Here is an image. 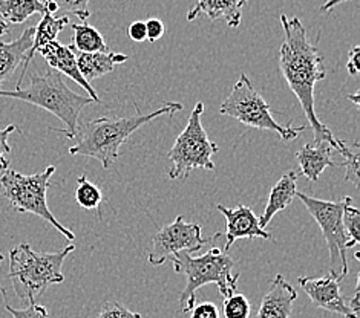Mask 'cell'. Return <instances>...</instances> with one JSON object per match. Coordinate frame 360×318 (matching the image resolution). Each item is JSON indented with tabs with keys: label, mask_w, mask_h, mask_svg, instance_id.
<instances>
[{
	"label": "cell",
	"mask_w": 360,
	"mask_h": 318,
	"mask_svg": "<svg viewBox=\"0 0 360 318\" xmlns=\"http://www.w3.org/2000/svg\"><path fill=\"white\" fill-rule=\"evenodd\" d=\"M284 43L279 48V69L302 106L304 114L313 128V143H330L339 152L344 141L334 138L333 132L316 115L314 88L325 79L323 58L316 45L308 40L307 29L299 17L281 15Z\"/></svg>",
	"instance_id": "cell-1"
},
{
	"label": "cell",
	"mask_w": 360,
	"mask_h": 318,
	"mask_svg": "<svg viewBox=\"0 0 360 318\" xmlns=\"http://www.w3.org/2000/svg\"><path fill=\"white\" fill-rule=\"evenodd\" d=\"M139 110V107H136ZM178 110H183V105L179 102H166L165 106L149 112V114H140L135 112L131 117L124 118H97L88 121L82 128L79 127L77 135L79 141L70 147L72 157H86L100 161L103 168H110L118 159L120 147L129 140V136L139 131L140 127L153 121L162 115H172Z\"/></svg>",
	"instance_id": "cell-2"
},
{
	"label": "cell",
	"mask_w": 360,
	"mask_h": 318,
	"mask_svg": "<svg viewBox=\"0 0 360 318\" xmlns=\"http://www.w3.org/2000/svg\"><path fill=\"white\" fill-rule=\"evenodd\" d=\"M0 97L20 100L51 112L66 126L65 128H54V131L65 133L68 140L77 138L82 110L94 102L89 97L79 95L68 88L62 74L54 69H48L44 74H32L28 88L14 91L0 89Z\"/></svg>",
	"instance_id": "cell-3"
},
{
	"label": "cell",
	"mask_w": 360,
	"mask_h": 318,
	"mask_svg": "<svg viewBox=\"0 0 360 318\" xmlns=\"http://www.w3.org/2000/svg\"><path fill=\"white\" fill-rule=\"evenodd\" d=\"M170 260L175 272L186 276V288L179 297V306L184 314H188L195 306L196 291L205 285H217L224 298L235 294L238 289L241 274L233 272L235 260L218 246L198 257L191 256V253H178L170 257Z\"/></svg>",
	"instance_id": "cell-4"
},
{
	"label": "cell",
	"mask_w": 360,
	"mask_h": 318,
	"mask_svg": "<svg viewBox=\"0 0 360 318\" xmlns=\"http://www.w3.org/2000/svg\"><path fill=\"white\" fill-rule=\"evenodd\" d=\"M74 249L75 245H68L57 253H36L28 244L13 248L8 276L13 280L15 296L30 305L37 303L49 286L63 283V263Z\"/></svg>",
	"instance_id": "cell-5"
},
{
	"label": "cell",
	"mask_w": 360,
	"mask_h": 318,
	"mask_svg": "<svg viewBox=\"0 0 360 318\" xmlns=\"http://www.w3.org/2000/svg\"><path fill=\"white\" fill-rule=\"evenodd\" d=\"M219 114L235 118L239 123L248 127L278 133L284 143L296 140L299 133H302L307 128L305 126L293 127L290 124H279L271 117V109L267 105V101L255 89V86L245 74H241L230 95L222 101V105L219 106Z\"/></svg>",
	"instance_id": "cell-6"
},
{
	"label": "cell",
	"mask_w": 360,
	"mask_h": 318,
	"mask_svg": "<svg viewBox=\"0 0 360 318\" xmlns=\"http://www.w3.org/2000/svg\"><path fill=\"white\" fill-rule=\"evenodd\" d=\"M54 173V166H49L44 171L28 176L8 168L0 176V185H2L4 196L11 204L13 210L19 213L36 214V216L49 222L68 240H74L75 234L70 228L63 227L48 207L46 192L49 188L51 176Z\"/></svg>",
	"instance_id": "cell-7"
},
{
	"label": "cell",
	"mask_w": 360,
	"mask_h": 318,
	"mask_svg": "<svg viewBox=\"0 0 360 318\" xmlns=\"http://www.w3.org/2000/svg\"><path fill=\"white\" fill-rule=\"evenodd\" d=\"M204 112V102H196L184 131L178 135L172 149L169 150L167 158L170 159V168L167 175L170 179L184 178L187 179L191 171L215 170L213 154L218 153L219 147L217 143L210 141L207 132L201 123Z\"/></svg>",
	"instance_id": "cell-8"
},
{
	"label": "cell",
	"mask_w": 360,
	"mask_h": 318,
	"mask_svg": "<svg viewBox=\"0 0 360 318\" xmlns=\"http://www.w3.org/2000/svg\"><path fill=\"white\" fill-rule=\"evenodd\" d=\"M296 196L304 202L308 213L311 214L313 219L317 222V225L321 227V231L330 251V272L336 274L342 281L349 272L347 249L354 246L351 244V240L344 228L342 214H344V208L348 204H353V199L347 196L342 201H323L313 196H308L302 192H297Z\"/></svg>",
	"instance_id": "cell-9"
},
{
	"label": "cell",
	"mask_w": 360,
	"mask_h": 318,
	"mask_svg": "<svg viewBox=\"0 0 360 318\" xmlns=\"http://www.w3.org/2000/svg\"><path fill=\"white\" fill-rule=\"evenodd\" d=\"M221 237L217 233L212 237H202V228L198 223H187L183 216H178L172 223L162 227L152 239V248L148 262L160 266L178 253H195L210 242Z\"/></svg>",
	"instance_id": "cell-10"
},
{
	"label": "cell",
	"mask_w": 360,
	"mask_h": 318,
	"mask_svg": "<svg viewBox=\"0 0 360 318\" xmlns=\"http://www.w3.org/2000/svg\"><path fill=\"white\" fill-rule=\"evenodd\" d=\"M299 285L314 306L345 318H357L342 294L340 279L336 274L330 272L323 277H299Z\"/></svg>",
	"instance_id": "cell-11"
},
{
	"label": "cell",
	"mask_w": 360,
	"mask_h": 318,
	"mask_svg": "<svg viewBox=\"0 0 360 318\" xmlns=\"http://www.w3.org/2000/svg\"><path fill=\"white\" fill-rule=\"evenodd\" d=\"M219 213L226 219V251L233 245L238 239H255L261 237L271 240L273 236L262 230L259 225V218L255 211L245 205H238L236 208H227L224 205H217Z\"/></svg>",
	"instance_id": "cell-12"
},
{
	"label": "cell",
	"mask_w": 360,
	"mask_h": 318,
	"mask_svg": "<svg viewBox=\"0 0 360 318\" xmlns=\"http://www.w3.org/2000/svg\"><path fill=\"white\" fill-rule=\"evenodd\" d=\"M39 54L45 58V62L49 65L51 69H54L62 75L70 77L71 80H74L77 84L82 86V88L88 92V97L94 102H100L97 92L94 91L91 83L84 80L83 75L80 74L79 65H77L75 51L72 49L71 45L66 46L58 41H53L49 43V45H46L44 49H40Z\"/></svg>",
	"instance_id": "cell-13"
},
{
	"label": "cell",
	"mask_w": 360,
	"mask_h": 318,
	"mask_svg": "<svg viewBox=\"0 0 360 318\" xmlns=\"http://www.w3.org/2000/svg\"><path fill=\"white\" fill-rule=\"evenodd\" d=\"M296 298L297 291L290 285L284 276L278 274L262 298L256 318H290Z\"/></svg>",
	"instance_id": "cell-14"
},
{
	"label": "cell",
	"mask_w": 360,
	"mask_h": 318,
	"mask_svg": "<svg viewBox=\"0 0 360 318\" xmlns=\"http://www.w3.org/2000/svg\"><path fill=\"white\" fill-rule=\"evenodd\" d=\"M247 0H198L187 13V22H193L205 14L212 22L224 20L227 27L238 28L243 20V10Z\"/></svg>",
	"instance_id": "cell-15"
},
{
	"label": "cell",
	"mask_w": 360,
	"mask_h": 318,
	"mask_svg": "<svg viewBox=\"0 0 360 318\" xmlns=\"http://www.w3.org/2000/svg\"><path fill=\"white\" fill-rule=\"evenodd\" d=\"M336 149L327 141L322 143H308L304 144L301 150L296 153V159L301 167V173L311 183L319 180L322 171L327 167H336V162H333V154Z\"/></svg>",
	"instance_id": "cell-16"
},
{
	"label": "cell",
	"mask_w": 360,
	"mask_h": 318,
	"mask_svg": "<svg viewBox=\"0 0 360 318\" xmlns=\"http://www.w3.org/2000/svg\"><path fill=\"white\" fill-rule=\"evenodd\" d=\"M66 25H70V17L68 15L54 17V14H51L48 11L44 13V17H41V20L39 22L37 27H34L36 28V31H34L32 46L28 51L27 57H25L23 69H22L19 81H17L15 89L22 88V81L25 79V74H27L34 55H36L40 49H44L46 45H49V43L57 41V36L66 28Z\"/></svg>",
	"instance_id": "cell-17"
},
{
	"label": "cell",
	"mask_w": 360,
	"mask_h": 318,
	"mask_svg": "<svg viewBox=\"0 0 360 318\" xmlns=\"http://www.w3.org/2000/svg\"><path fill=\"white\" fill-rule=\"evenodd\" d=\"M34 31H36V28L30 27L14 41H0V84H4L10 79L19 65L25 62V57H27L28 51L32 46Z\"/></svg>",
	"instance_id": "cell-18"
},
{
	"label": "cell",
	"mask_w": 360,
	"mask_h": 318,
	"mask_svg": "<svg viewBox=\"0 0 360 318\" xmlns=\"http://www.w3.org/2000/svg\"><path fill=\"white\" fill-rule=\"evenodd\" d=\"M297 178L299 175L296 171L290 170L278 180L276 184L273 185L271 192L269 194L267 207H265L262 216L259 218V225L262 230H265V227L269 225L270 220L276 216L279 211L285 210L288 205L293 202L297 193V187H296Z\"/></svg>",
	"instance_id": "cell-19"
},
{
	"label": "cell",
	"mask_w": 360,
	"mask_h": 318,
	"mask_svg": "<svg viewBox=\"0 0 360 318\" xmlns=\"http://www.w3.org/2000/svg\"><path fill=\"white\" fill-rule=\"evenodd\" d=\"M77 65H79L80 74L88 83L92 80H97L103 75H108L115 69V66L123 65L127 62V55L124 54H115L112 51L109 53H92V54H83L77 53Z\"/></svg>",
	"instance_id": "cell-20"
},
{
	"label": "cell",
	"mask_w": 360,
	"mask_h": 318,
	"mask_svg": "<svg viewBox=\"0 0 360 318\" xmlns=\"http://www.w3.org/2000/svg\"><path fill=\"white\" fill-rule=\"evenodd\" d=\"M41 0H0V20L6 25H20L34 14H44Z\"/></svg>",
	"instance_id": "cell-21"
},
{
	"label": "cell",
	"mask_w": 360,
	"mask_h": 318,
	"mask_svg": "<svg viewBox=\"0 0 360 318\" xmlns=\"http://www.w3.org/2000/svg\"><path fill=\"white\" fill-rule=\"evenodd\" d=\"M71 27L74 29V43L71 46L77 53L92 54L109 53L110 51L105 37H103V34L97 28L91 27L86 22L74 23Z\"/></svg>",
	"instance_id": "cell-22"
},
{
	"label": "cell",
	"mask_w": 360,
	"mask_h": 318,
	"mask_svg": "<svg viewBox=\"0 0 360 318\" xmlns=\"http://www.w3.org/2000/svg\"><path fill=\"white\" fill-rule=\"evenodd\" d=\"M75 202L84 210H98L103 202V193L100 188L91 183L86 175H80L77 179Z\"/></svg>",
	"instance_id": "cell-23"
},
{
	"label": "cell",
	"mask_w": 360,
	"mask_h": 318,
	"mask_svg": "<svg viewBox=\"0 0 360 318\" xmlns=\"http://www.w3.org/2000/svg\"><path fill=\"white\" fill-rule=\"evenodd\" d=\"M91 0H45V10L51 14H54L56 11H65V13H71L74 15L79 17L82 22H86L91 13H89V5Z\"/></svg>",
	"instance_id": "cell-24"
},
{
	"label": "cell",
	"mask_w": 360,
	"mask_h": 318,
	"mask_svg": "<svg viewBox=\"0 0 360 318\" xmlns=\"http://www.w3.org/2000/svg\"><path fill=\"white\" fill-rule=\"evenodd\" d=\"M360 147L359 143L356 141L351 147L344 143L340 145V149L338 153L342 154L344 161L340 162V167H345L347 173H345V180H351L354 185H359V161H360Z\"/></svg>",
	"instance_id": "cell-25"
},
{
	"label": "cell",
	"mask_w": 360,
	"mask_h": 318,
	"mask_svg": "<svg viewBox=\"0 0 360 318\" xmlns=\"http://www.w3.org/2000/svg\"><path fill=\"white\" fill-rule=\"evenodd\" d=\"M252 312V303L248 298L241 294V292H235L230 297L224 298L222 303V314L226 318H248Z\"/></svg>",
	"instance_id": "cell-26"
},
{
	"label": "cell",
	"mask_w": 360,
	"mask_h": 318,
	"mask_svg": "<svg viewBox=\"0 0 360 318\" xmlns=\"http://www.w3.org/2000/svg\"><path fill=\"white\" fill-rule=\"evenodd\" d=\"M342 222H344V228L354 246L360 242V211L359 208L353 207V204H348L344 208L342 214Z\"/></svg>",
	"instance_id": "cell-27"
},
{
	"label": "cell",
	"mask_w": 360,
	"mask_h": 318,
	"mask_svg": "<svg viewBox=\"0 0 360 318\" xmlns=\"http://www.w3.org/2000/svg\"><path fill=\"white\" fill-rule=\"evenodd\" d=\"M97 318H143L141 314L132 312L124 305L118 302L103 303Z\"/></svg>",
	"instance_id": "cell-28"
},
{
	"label": "cell",
	"mask_w": 360,
	"mask_h": 318,
	"mask_svg": "<svg viewBox=\"0 0 360 318\" xmlns=\"http://www.w3.org/2000/svg\"><path fill=\"white\" fill-rule=\"evenodd\" d=\"M5 309L13 315V318H49L46 307L37 303H31L28 307L23 309H14L5 302Z\"/></svg>",
	"instance_id": "cell-29"
},
{
	"label": "cell",
	"mask_w": 360,
	"mask_h": 318,
	"mask_svg": "<svg viewBox=\"0 0 360 318\" xmlns=\"http://www.w3.org/2000/svg\"><path fill=\"white\" fill-rule=\"evenodd\" d=\"M15 131H19V128L14 124L6 126L5 128H0V171L8 170V166H10V161L6 159V154L11 152V145L8 143V138H10V135Z\"/></svg>",
	"instance_id": "cell-30"
},
{
	"label": "cell",
	"mask_w": 360,
	"mask_h": 318,
	"mask_svg": "<svg viewBox=\"0 0 360 318\" xmlns=\"http://www.w3.org/2000/svg\"><path fill=\"white\" fill-rule=\"evenodd\" d=\"M188 312H191L188 318H219L218 307L212 302L195 303V306Z\"/></svg>",
	"instance_id": "cell-31"
},
{
	"label": "cell",
	"mask_w": 360,
	"mask_h": 318,
	"mask_svg": "<svg viewBox=\"0 0 360 318\" xmlns=\"http://www.w3.org/2000/svg\"><path fill=\"white\" fill-rule=\"evenodd\" d=\"M146 23V31H148V40L149 41H157L160 40L166 32V27L160 19H149Z\"/></svg>",
	"instance_id": "cell-32"
},
{
	"label": "cell",
	"mask_w": 360,
	"mask_h": 318,
	"mask_svg": "<svg viewBox=\"0 0 360 318\" xmlns=\"http://www.w3.org/2000/svg\"><path fill=\"white\" fill-rule=\"evenodd\" d=\"M127 34H129L131 40L134 41H146L148 40V31H146V23L144 22H134L131 23L129 29H127Z\"/></svg>",
	"instance_id": "cell-33"
},
{
	"label": "cell",
	"mask_w": 360,
	"mask_h": 318,
	"mask_svg": "<svg viewBox=\"0 0 360 318\" xmlns=\"http://www.w3.org/2000/svg\"><path fill=\"white\" fill-rule=\"evenodd\" d=\"M347 67H348V72L351 75L359 74V46H353V49H351V53L348 55Z\"/></svg>",
	"instance_id": "cell-34"
},
{
	"label": "cell",
	"mask_w": 360,
	"mask_h": 318,
	"mask_svg": "<svg viewBox=\"0 0 360 318\" xmlns=\"http://www.w3.org/2000/svg\"><path fill=\"white\" fill-rule=\"evenodd\" d=\"M359 289H360V274H357V283H356V288H354V296H353V298L349 300L348 302V306H349V309L351 311H353V314L359 318Z\"/></svg>",
	"instance_id": "cell-35"
},
{
	"label": "cell",
	"mask_w": 360,
	"mask_h": 318,
	"mask_svg": "<svg viewBox=\"0 0 360 318\" xmlns=\"http://www.w3.org/2000/svg\"><path fill=\"white\" fill-rule=\"evenodd\" d=\"M344 2H351V0H327V2H325V4L322 5L321 11H322V13H330L334 6H338V5L344 4Z\"/></svg>",
	"instance_id": "cell-36"
},
{
	"label": "cell",
	"mask_w": 360,
	"mask_h": 318,
	"mask_svg": "<svg viewBox=\"0 0 360 318\" xmlns=\"http://www.w3.org/2000/svg\"><path fill=\"white\" fill-rule=\"evenodd\" d=\"M8 29H10V25H6L5 22L0 20V37L5 36V34L8 32Z\"/></svg>",
	"instance_id": "cell-37"
},
{
	"label": "cell",
	"mask_w": 360,
	"mask_h": 318,
	"mask_svg": "<svg viewBox=\"0 0 360 318\" xmlns=\"http://www.w3.org/2000/svg\"><path fill=\"white\" fill-rule=\"evenodd\" d=\"M5 259V257H4V254H2V251H0V262H2ZM0 292H2V296H4V298H6V289L2 286V285H0Z\"/></svg>",
	"instance_id": "cell-38"
},
{
	"label": "cell",
	"mask_w": 360,
	"mask_h": 318,
	"mask_svg": "<svg viewBox=\"0 0 360 318\" xmlns=\"http://www.w3.org/2000/svg\"><path fill=\"white\" fill-rule=\"evenodd\" d=\"M347 98H348V100H351V101H353L356 106L359 105V100H357V98H359V93H357V92H356V93H353V95H348Z\"/></svg>",
	"instance_id": "cell-39"
}]
</instances>
